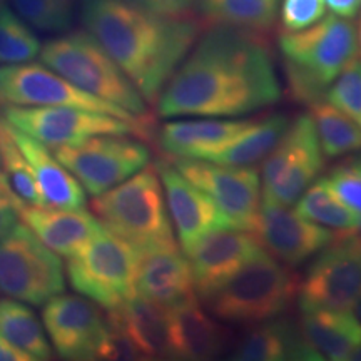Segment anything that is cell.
Wrapping results in <instances>:
<instances>
[{
    "label": "cell",
    "instance_id": "6da1fadb",
    "mask_svg": "<svg viewBox=\"0 0 361 361\" xmlns=\"http://www.w3.org/2000/svg\"><path fill=\"white\" fill-rule=\"evenodd\" d=\"M281 97L271 52L255 30L214 25L171 75L156 101L171 117H238Z\"/></svg>",
    "mask_w": 361,
    "mask_h": 361
},
{
    "label": "cell",
    "instance_id": "7a4b0ae2",
    "mask_svg": "<svg viewBox=\"0 0 361 361\" xmlns=\"http://www.w3.org/2000/svg\"><path fill=\"white\" fill-rule=\"evenodd\" d=\"M80 19L147 104H156L202 30L192 16H161L126 0H80Z\"/></svg>",
    "mask_w": 361,
    "mask_h": 361
},
{
    "label": "cell",
    "instance_id": "3957f363",
    "mask_svg": "<svg viewBox=\"0 0 361 361\" xmlns=\"http://www.w3.org/2000/svg\"><path fill=\"white\" fill-rule=\"evenodd\" d=\"M278 45L293 97L313 104L358 59V30L351 19L331 13L303 30L281 32Z\"/></svg>",
    "mask_w": 361,
    "mask_h": 361
},
{
    "label": "cell",
    "instance_id": "277c9868",
    "mask_svg": "<svg viewBox=\"0 0 361 361\" xmlns=\"http://www.w3.org/2000/svg\"><path fill=\"white\" fill-rule=\"evenodd\" d=\"M94 216L104 228L139 252L178 246L156 166H146L92 200Z\"/></svg>",
    "mask_w": 361,
    "mask_h": 361
},
{
    "label": "cell",
    "instance_id": "5b68a950",
    "mask_svg": "<svg viewBox=\"0 0 361 361\" xmlns=\"http://www.w3.org/2000/svg\"><path fill=\"white\" fill-rule=\"evenodd\" d=\"M39 57L44 66L79 89L123 107L149 126L147 102L141 92L87 30L49 40Z\"/></svg>",
    "mask_w": 361,
    "mask_h": 361
},
{
    "label": "cell",
    "instance_id": "8992f818",
    "mask_svg": "<svg viewBox=\"0 0 361 361\" xmlns=\"http://www.w3.org/2000/svg\"><path fill=\"white\" fill-rule=\"evenodd\" d=\"M300 279L268 251L250 261L206 300L214 318L255 324L284 313L298 298Z\"/></svg>",
    "mask_w": 361,
    "mask_h": 361
},
{
    "label": "cell",
    "instance_id": "52a82bcc",
    "mask_svg": "<svg viewBox=\"0 0 361 361\" xmlns=\"http://www.w3.org/2000/svg\"><path fill=\"white\" fill-rule=\"evenodd\" d=\"M139 252L130 243L102 228L67 258V279L75 293L109 311L137 295Z\"/></svg>",
    "mask_w": 361,
    "mask_h": 361
},
{
    "label": "cell",
    "instance_id": "ba28073f",
    "mask_svg": "<svg viewBox=\"0 0 361 361\" xmlns=\"http://www.w3.org/2000/svg\"><path fill=\"white\" fill-rule=\"evenodd\" d=\"M64 290L66 271L57 252L24 223H17L0 239V293L22 303L44 306Z\"/></svg>",
    "mask_w": 361,
    "mask_h": 361
},
{
    "label": "cell",
    "instance_id": "9c48e42d",
    "mask_svg": "<svg viewBox=\"0 0 361 361\" xmlns=\"http://www.w3.org/2000/svg\"><path fill=\"white\" fill-rule=\"evenodd\" d=\"M324 168L313 117L300 116L290 124L261 166V200L293 206Z\"/></svg>",
    "mask_w": 361,
    "mask_h": 361
},
{
    "label": "cell",
    "instance_id": "30bf717a",
    "mask_svg": "<svg viewBox=\"0 0 361 361\" xmlns=\"http://www.w3.org/2000/svg\"><path fill=\"white\" fill-rule=\"evenodd\" d=\"M52 152L92 197L146 168L151 159L146 144L128 134L94 135L82 142L52 147Z\"/></svg>",
    "mask_w": 361,
    "mask_h": 361
},
{
    "label": "cell",
    "instance_id": "8fae6325",
    "mask_svg": "<svg viewBox=\"0 0 361 361\" xmlns=\"http://www.w3.org/2000/svg\"><path fill=\"white\" fill-rule=\"evenodd\" d=\"M0 106H66L102 112L130 121L149 130L147 124L137 117L107 101L79 89L69 80L49 69L47 66L24 62V64L0 66Z\"/></svg>",
    "mask_w": 361,
    "mask_h": 361
},
{
    "label": "cell",
    "instance_id": "7c38bea8",
    "mask_svg": "<svg viewBox=\"0 0 361 361\" xmlns=\"http://www.w3.org/2000/svg\"><path fill=\"white\" fill-rule=\"evenodd\" d=\"M0 116L12 128L29 134L51 149L82 142L94 135L147 134V130L130 121L78 107L2 106Z\"/></svg>",
    "mask_w": 361,
    "mask_h": 361
},
{
    "label": "cell",
    "instance_id": "4fadbf2b",
    "mask_svg": "<svg viewBox=\"0 0 361 361\" xmlns=\"http://www.w3.org/2000/svg\"><path fill=\"white\" fill-rule=\"evenodd\" d=\"M42 323L56 353L64 360H107V314L82 295H61L44 305Z\"/></svg>",
    "mask_w": 361,
    "mask_h": 361
},
{
    "label": "cell",
    "instance_id": "5bb4252c",
    "mask_svg": "<svg viewBox=\"0 0 361 361\" xmlns=\"http://www.w3.org/2000/svg\"><path fill=\"white\" fill-rule=\"evenodd\" d=\"M361 295V241L336 233L335 241L316 255L298 288L301 310H351Z\"/></svg>",
    "mask_w": 361,
    "mask_h": 361
},
{
    "label": "cell",
    "instance_id": "9a60e30c",
    "mask_svg": "<svg viewBox=\"0 0 361 361\" xmlns=\"http://www.w3.org/2000/svg\"><path fill=\"white\" fill-rule=\"evenodd\" d=\"M168 159V157H166ZM180 174L204 191L234 228L255 231L261 204V178L255 168L219 164L207 159H169Z\"/></svg>",
    "mask_w": 361,
    "mask_h": 361
},
{
    "label": "cell",
    "instance_id": "2e32d148",
    "mask_svg": "<svg viewBox=\"0 0 361 361\" xmlns=\"http://www.w3.org/2000/svg\"><path fill=\"white\" fill-rule=\"evenodd\" d=\"M273 258L295 268L335 241L336 233L305 218L291 206L261 200L255 231Z\"/></svg>",
    "mask_w": 361,
    "mask_h": 361
},
{
    "label": "cell",
    "instance_id": "e0dca14e",
    "mask_svg": "<svg viewBox=\"0 0 361 361\" xmlns=\"http://www.w3.org/2000/svg\"><path fill=\"white\" fill-rule=\"evenodd\" d=\"M266 252L252 231L224 228L206 234L184 255L191 264L196 295L207 300L243 266Z\"/></svg>",
    "mask_w": 361,
    "mask_h": 361
},
{
    "label": "cell",
    "instance_id": "ac0fdd59",
    "mask_svg": "<svg viewBox=\"0 0 361 361\" xmlns=\"http://www.w3.org/2000/svg\"><path fill=\"white\" fill-rule=\"evenodd\" d=\"M162 189H164L166 206L176 229L183 251H188L206 234L224 228H234L231 219L219 209L204 191L194 186L186 176L176 169L169 159L156 162Z\"/></svg>",
    "mask_w": 361,
    "mask_h": 361
},
{
    "label": "cell",
    "instance_id": "d6986e66",
    "mask_svg": "<svg viewBox=\"0 0 361 361\" xmlns=\"http://www.w3.org/2000/svg\"><path fill=\"white\" fill-rule=\"evenodd\" d=\"M137 295L171 310L196 300L191 264L179 246L141 252L135 274Z\"/></svg>",
    "mask_w": 361,
    "mask_h": 361
},
{
    "label": "cell",
    "instance_id": "ffe728a7",
    "mask_svg": "<svg viewBox=\"0 0 361 361\" xmlns=\"http://www.w3.org/2000/svg\"><path fill=\"white\" fill-rule=\"evenodd\" d=\"M252 123L255 119L231 117L169 121L157 130V146L168 159H209Z\"/></svg>",
    "mask_w": 361,
    "mask_h": 361
},
{
    "label": "cell",
    "instance_id": "44dd1931",
    "mask_svg": "<svg viewBox=\"0 0 361 361\" xmlns=\"http://www.w3.org/2000/svg\"><path fill=\"white\" fill-rule=\"evenodd\" d=\"M19 218L27 228L59 256L69 258L104 226L84 207L67 209L54 206H30L19 201Z\"/></svg>",
    "mask_w": 361,
    "mask_h": 361
},
{
    "label": "cell",
    "instance_id": "7402d4cb",
    "mask_svg": "<svg viewBox=\"0 0 361 361\" xmlns=\"http://www.w3.org/2000/svg\"><path fill=\"white\" fill-rule=\"evenodd\" d=\"M111 328L133 346L139 360L169 358V311L135 295L107 311Z\"/></svg>",
    "mask_w": 361,
    "mask_h": 361
},
{
    "label": "cell",
    "instance_id": "603a6c76",
    "mask_svg": "<svg viewBox=\"0 0 361 361\" xmlns=\"http://www.w3.org/2000/svg\"><path fill=\"white\" fill-rule=\"evenodd\" d=\"M298 331L313 361H346L361 345V324L350 310H301Z\"/></svg>",
    "mask_w": 361,
    "mask_h": 361
},
{
    "label": "cell",
    "instance_id": "cb8c5ba5",
    "mask_svg": "<svg viewBox=\"0 0 361 361\" xmlns=\"http://www.w3.org/2000/svg\"><path fill=\"white\" fill-rule=\"evenodd\" d=\"M169 311V358L211 360L228 345V333L214 316L207 314L197 300L176 306Z\"/></svg>",
    "mask_w": 361,
    "mask_h": 361
},
{
    "label": "cell",
    "instance_id": "d4e9b609",
    "mask_svg": "<svg viewBox=\"0 0 361 361\" xmlns=\"http://www.w3.org/2000/svg\"><path fill=\"white\" fill-rule=\"evenodd\" d=\"M13 141L29 161L35 184L45 206L80 209L85 206V191L74 174L57 159L56 154L37 139L12 128L8 124Z\"/></svg>",
    "mask_w": 361,
    "mask_h": 361
},
{
    "label": "cell",
    "instance_id": "484cf974",
    "mask_svg": "<svg viewBox=\"0 0 361 361\" xmlns=\"http://www.w3.org/2000/svg\"><path fill=\"white\" fill-rule=\"evenodd\" d=\"M233 360L283 361L313 360V356L301 340L298 326L293 328L283 319H266L247 329L233 351Z\"/></svg>",
    "mask_w": 361,
    "mask_h": 361
},
{
    "label": "cell",
    "instance_id": "4316f807",
    "mask_svg": "<svg viewBox=\"0 0 361 361\" xmlns=\"http://www.w3.org/2000/svg\"><path fill=\"white\" fill-rule=\"evenodd\" d=\"M290 124V117L284 114L255 119L250 128L243 130L236 139L226 144L218 152H214L207 161L238 166V168H252L258 162H263L264 157L273 151Z\"/></svg>",
    "mask_w": 361,
    "mask_h": 361
},
{
    "label": "cell",
    "instance_id": "83f0119b",
    "mask_svg": "<svg viewBox=\"0 0 361 361\" xmlns=\"http://www.w3.org/2000/svg\"><path fill=\"white\" fill-rule=\"evenodd\" d=\"M0 335L29 356L30 361L52 358V348L44 324L27 303L7 298L0 300Z\"/></svg>",
    "mask_w": 361,
    "mask_h": 361
},
{
    "label": "cell",
    "instance_id": "f1b7e54d",
    "mask_svg": "<svg viewBox=\"0 0 361 361\" xmlns=\"http://www.w3.org/2000/svg\"><path fill=\"white\" fill-rule=\"evenodd\" d=\"M295 209L313 223L335 233H351L360 224L361 214L343 202L328 184L326 178H318L301 194Z\"/></svg>",
    "mask_w": 361,
    "mask_h": 361
},
{
    "label": "cell",
    "instance_id": "f546056e",
    "mask_svg": "<svg viewBox=\"0 0 361 361\" xmlns=\"http://www.w3.org/2000/svg\"><path fill=\"white\" fill-rule=\"evenodd\" d=\"M279 6L281 0H200L197 7L214 25L259 32L274 24Z\"/></svg>",
    "mask_w": 361,
    "mask_h": 361
},
{
    "label": "cell",
    "instance_id": "4dcf8cb0",
    "mask_svg": "<svg viewBox=\"0 0 361 361\" xmlns=\"http://www.w3.org/2000/svg\"><path fill=\"white\" fill-rule=\"evenodd\" d=\"M310 106L324 156L335 159L361 151V129L345 112L323 99Z\"/></svg>",
    "mask_w": 361,
    "mask_h": 361
},
{
    "label": "cell",
    "instance_id": "1f68e13d",
    "mask_svg": "<svg viewBox=\"0 0 361 361\" xmlns=\"http://www.w3.org/2000/svg\"><path fill=\"white\" fill-rule=\"evenodd\" d=\"M0 168L7 186L22 202L30 206H45L29 161L13 141L8 124L2 116H0Z\"/></svg>",
    "mask_w": 361,
    "mask_h": 361
},
{
    "label": "cell",
    "instance_id": "d6a6232c",
    "mask_svg": "<svg viewBox=\"0 0 361 361\" xmlns=\"http://www.w3.org/2000/svg\"><path fill=\"white\" fill-rule=\"evenodd\" d=\"M42 44L32 27L0 0V66L24 64L39 57Z\"/></svg>",
    "mask_w": 361,
    "mask_h": 361
},
{
    "label": "cell",
    "instance_id": "836d02e7",
    "mask_svg": "<svg viewBox=\"0 0 361 361\" xmlns=\"http://www.w3.org/2000/svg\"><path fill=\"white\" fill-rule=\"evenodd\" d=\"M22 20L42 32H66L74 22L75 0H8Z\"/></svg>",
    "mask_w": 361,
    "mask_h": 361
},
{
    "label": "cell",
    "instance_id": "e575fe53",
    "mask_svg": "<svg viewBox=\"0 0 361 361\" xmlns=\"http://www.w3.org/2000/svg\"><path fill=\"white\" fill-rule=\"evenodd\" d=\"M326 101L361 129V61L355 59L326 89Z\"/></svg>",
    "mask_w": 361,
    "mask_h": 361
},
{
    "label": "cell",
    "instance_id": "d590c367",
    "mask_svg": "<svg viewBox=\"0 0 361 361\" xmlns=\"http://www.w3.org/2000/svg\"><path fill=\"white\" fill-rule=\"evenodd\" d=\"M336 196L361 214V154L346 157L324 176Z\"/></svg>",
    "mask_w": 361,
    "mask_h": 361
},
{
    "label": "cell",
    "instance_id": "8d00e7d4",
    "mask_svg": "<svg viewBox=\"0 0 361 361\" xmlns=\"http://www.w3.org/2000/svg\"><path fill=\"white\" fill-rule=\"evenodd\" d=\"M326 16L324 0H281L279 20L283 32H296L314 25Z\"/></svg>",
    "mask_w": 361,
    "mask_h": 361
},
{
    "label": "cell",
    "instance_id": "74e56055",
    "mask_svg": "<svg viewBox=\"0 0 361 361\" xmlns=\"http://www.w3.org/2000/svg\"><path fill=\"white\" fill-rule=\"evenodd\" d=\"M149 12L161 13L171 17H186L191 16L194 8L200 6V0H126Z\"/></svg>",
    "mask_w": 361,
    "mask_h": 361
},
{
    "label": "cell",
    "instance_id": "f35d334b",
    "mask_svg": "<svg viewBox=\"0 0 361 361\" xmlns=\"http://www.w3.org/2000/svg\"><path fill=\"white\" fill-rule=\"evenodd\" d=\"M19 197L11 191L7 183L0 180V239H4L8 233L16 228L17 219H19Z\"/></svg>",
    "mask_w": 361,
    "mask_h": 361
},
{
    "label": "cell",
    "instance_id": "ab89813d",
    "mask_svg": "<svg viewBox=\"0 0 361 361\" xmlns=\"http://www.w3.org/2000/svg\"><path fill=\"white\" fill-rule=\"evenodd\" d=\"M324 6L343 19H355L361 11V0H324Z\"/></svg>",
    "mask_w": 361,
    "mask_h": 361
},
{
    "label": "cell",
    "instance_id": "60d3db41",
    "mask_svg": "<svg viewBox=\"0 0 361 361\" xmlns=\"http://www.w3.org/2000/svg\"><path fill=\"white\" fill-rule=\"evenodd\" d=\"M0 361H30V358L0 335Z\"/></svg>",
    "mask_w": 361,
    "mask_h": 361
},
{
    "label": "cell",
    "instance_id": "b9f144b4",
    "mask_svg": "<svg viewBox=\"0 0 361 361\" xmlns=\"http://www.w3.org/2000/svg\"><path fill=\"white\" fill-rule=\"evenodd\" d=\"M350 311L355 314V318L358 319L360 324H361V295L356 298V301L353 303V306H351Z\"/></svg>",
    "mask_w": 361,
    "mask_h": 361
},
{
    "label": "cell",
    "instance_id": "7bdbcfd3",
    "mask_svg": "<svg viewBox=\"0 0 361 361\" xmlns=\"http://www.w3.org/2000/svg\"><path fill=\"white\" fill-rule=\"evenodd\" d=\"M348 360H351V361H361V345H358L353 351H351V355H350Z\"/></svg>",
    "mask_w": 361,
    "mask_h": 361
},
{
    "label": "cell",
    "instance_id": "ee69618b",
    "mask_svg": "<svg viewBox=\"0 0 361 361\" xmlns=\"http://www.w3.org/2000/svg\"><path fill=\"white\" fill-rule=\"evenodd\" d=\"M358 52L361 54V25H360V30H358Z\"/></svg>",
    "mask_w": 361,
    "mask_h": 361
},
{
    "label": "cell",
    "instance_id": "f6af8a7d",
    "mask_svg": "<svg viewBox=\"0 0 361 361\" xmlns=\"http://www.w3.org/2000/svg\"><path fill=\"white\" fill-rule=\"evenodd\" d=\"M0 180H4V183H6V179H4V174H2V168H0Z\"/></svg>",
    "mask_w": 361,
    "mask_h": 361
}]
</instances>
